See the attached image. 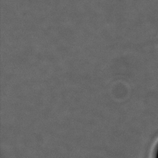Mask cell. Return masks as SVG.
Returning <instances> with one entry per match:
<instances>
[{
  "instance_id": "obj_1",
  "label": "cell",
  "mask_w": 158,
  "mask_h": 158,
  "mask_svg": "<svg viewBox=\"0 0 158 158\" xmlns=\"http://www.w3.org/2000/svg\"><path fill=\"white\" fill-rule=\"evenodd\" d=\"M157 158H158V152H157Z\"/></svg>"
}]
</instances>
